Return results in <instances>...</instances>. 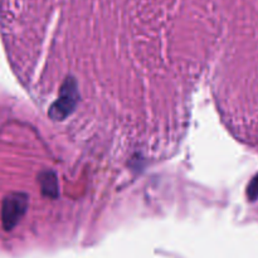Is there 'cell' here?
Wrapping results in <instances>:
<instances>
[{
	"instance_id": "6da1fadb",
	"label": "cell",
	"mask_w": 258,
	"mask_h": 258,
	"mask_svg": "<svg viewBox=\"0 0 258 258\" xmlns=\"http://www.w3.org/2000/svg\"><path fill=\"white\" fill-rule=\"evenodd\" d=\"M28 208V197L22 193H13L5 197L2 204V223L7 231L14 228Z\"/></svg>"
},
{
	"instance_id": "7a4b0ae2",
	"label": "cell",
	"mask_w": 258,
	"mask_h": 258,
	"mask_svg": "<svg viewBox=\"0 0 258 258\" xmlns=\"http://www.w3.org/2000/svg\"><path fill=\"white\" fill-rule=\"evenodd\" d=\"M77 98L78 93L77 87H76V82L72 78H70V80H67L63 83V86L60 87L59 97H58V100L50 107V117L54 118V120H63L68 115H71V112L76 107Z\"/></svg>"
},
{
	"instance_id": "3957f363",
	"label": "cell",
	"mask_w": 258,
	"mask_h": 258,
	"mask_svg": "<svg viewBox=\"0 0 258 258\" xmlns=\"http://www.w3.org/2000/svg\"><path fill=\"white\" fill-rule=\"evenodd\" d=\"M39 181L43 194L50 197V198H55L58 196V181L54 173L45 171V173L40 174Z\"/></svg>"
},
{
	"instance_id": "277c9868",
	"label": "cell",
	"mask_w": 258,
	"mask_h": 258,
	"mask_svg": "<svg viewBox=\"0 0 258 258\" xmlns=\"http://www.w3.org/2000/svg\"><path fill=\"white\" fill-rule=\"evenodd\" d=\"M248 194H249V197H251L252 199L258 197V176L256 179H254L253 181H252L251 186L248 188Z\"/></svg>"
}]
</instances>
